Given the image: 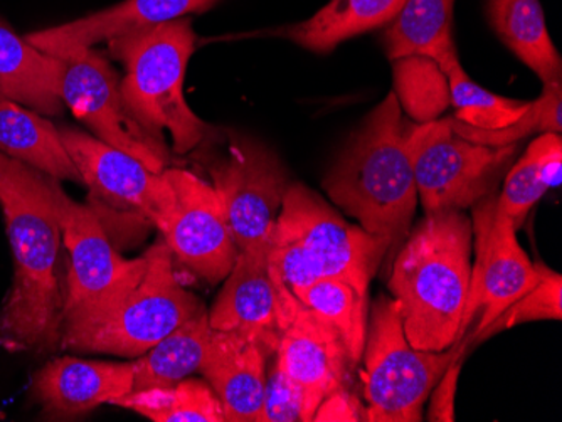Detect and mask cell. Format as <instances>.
Masks as SVG:
<instances>
[{
    "mask_svg": "<svg viewBox=\"0 0 562 422\" xmlns=\"http://www.w3.org/2000/svg\"><path fill=\"white\" fill-rule=\"evenodd\" d=\"M314 421H364V411L349 390H340L318 406Z\"/></svg>",
    "mask_w": 562,
    "mask_h": 422,
    "instance_id": "cell-35",
    "label": "cell"
},
{
    "mask_svg": "<svg viewBox=\"0 0 562 422\" xmlns=\"http://www.w3.org/2000/svg\"><path fill=\"white\" fill-rule=\"evenodd\" d=\"M206 167L239 253L268 248L290 187L280 159L251 138H236Z\"/></svg>",
    "mask_w": 562,
    "mask_h": 422,
    "instance_id": "cell-10",
    "label": "cell"
},
{
    "mask_svg": "<svg viewBox=\"0 0 562 422\" xmlns=\"http://www.w3.org/2000/svg\"><path fill=\"white\" fill-rule=\"evenodd\" d=\"M58 206L63 241L69 253L68 288L63 307L65 327L109 307L137 285L150 254L147 251L135 260L120 256L93 209L72 201L61 185Z\"/></svg>",
    "mask_w": 562,
    "mask_h": 422,
    "instance_id": "cell-12",
    "label": "cell"
},
{
    "mask_svg": "<svg viewBox=\"0 0 562 422\" xmlns=\"http://www.w3.org/2000/svg\"><path fill=\"white\" fill-rule=\"evenodd\" d=\"M407 145L426 214L475 206L495 191L517 153V144L491 147L465 140L454 134L451 118L416 123Z\"/></svg>",
    "mask_w": 562,
    "mask_h": 422,
    "instance_id": "cell-8",
    "label": "cell"
},
{
    "mask_svg": "<svg viewBox=\"0 0 562 422\" xmlns=\"http://www.w3.org/2000/svg\"><path fill=\"white\" fill-rule=\"evenodd\" d=\"M462 372V355H458L443 376L432 387L431 404H429L428 419L432 422L454 421V397H457L458 377Z\"/></svg>",
    "mask_w": 562,
    "mask_h": 422,
    "instance_id": "cell-34",
    "label": "cell"
},
{
    "mask_svg": "<svg viewBox=\"0 0 562 422\" xmlns=\"http://www.w3.org/2000/svg\"><path fill=\"white\" fill-rule=\"evenodd\" d=\"M270 355L235 332L213 330L202 376L206 377L229 422H261Z\"/></svg>",
    "mask_w": 562,
    "mask_h": 422,
    "instance_id": "cell-19",
    "label": "cell"
},
{
    "mask_svg": "<svg viewBox=\"0 0 562 422\" xmlns=\"http://www.w3.org/2000/svg\"><path fill=\"white\" fill-rule=\"evenodd\" d=\"M58 59L40 52L0 19V102H14L44 116H59Z\"/></svg>",
    "mask_w": 562,
    "mask_h": 422,
    "instance_id": "cell-20",
    "label": "cell"
},
{
    "mask_svg": "<svg viewBox=\"0 0 562 422\" xmlns=\"http://www.w3.org/2000/svg\"><path fill=\"white\" fill-rule=\"evenodd\" d=\"M56 58V56H55ZM56 90L94 137L162 173L170 163L166 140L154 137L126 109L119 72L94 47L59 56Z\"/></svg>",
    "mask_w": 562,
    "mask_h": 422,
    "instance_id": "cell-9",
    "label": "cell"
},
{
    "mask_svg": "<svg viewBox=\"0 0 562 422\" xmlns=\"http://www.w3.org/2000/svg\"><path fill=\"white\" fill-rule=\"evenodd\" d=\"M561 134H542L527 148L526 153L508 169L497 204L514 226L520 228L536 204L549 189L561 185Z\"/></svg>",
    "mask_w": 562,
    "mask_h": 422,
    "instance_id": "cell-25",
    "label": "cell"
},
{
    "mask_svg": "<svg viewBox=\"0 0 562 422\" xmlns=\"http://www.w3.org/2000/svg\"><path fill=\"white\" fill-rule=\"evenodd\" d=\"M472 229L475 261L460 335H465L480 313L475 333L470 337L475 339L514 301L538 285L542 263L533 264L520 248L516 226L498 207L495 192L473 206Z\"/></svg>",
    "mask_w": 562,
    "mask_h": 422,
    "instance_id": "cell-13",
    "label": "cell"
},
{
    "mask_svg": "<svg viewBox=\"0 0 562 422\" xmlns=\"http://www.w3.org/2000/svg\"><path fill=\"white\" fill-rule=\"evenodd\" d=\"M465 343L447 351H419L404 335L400 305L390 296H379L372 305L366 337L364 421L419 422L423 406L448 365L463 354Z\"/></svg>",
    "mask_w": 562,
    "mask_h": 422,
    "instance_id": "cell-7",
    "label": "cell"
},
{
    "mask_svg": "<svg viewBox=\"0 0 562 422\" xmlns=\"http://www.w3.org/2000/svg\"><path fill=\"white\" fill-rule=\"evenodd\" d=\"M0 153L58 181L83 184L59 137L58 125L19 103L0 102Z\"/></svg>",
    "mask_w": 562,
    "mask_h": 422,
    "instance_id": "cell-21",
    "label": "cell"
},
{
    "mask_svg": "<svg viewBox=\"0 0 562 422\" xmlns=\"http://www.w3.org/2000/svg\"><path fill=\"white\" fill-rule=\"evenodd\" d=\"M268 248L241 251L210 313V326L257 342L270 357L280 342L277 288L268 266Z\"/></svg>",
    "mask_w": 562,
    "mask_h": 422,
    "instance_id": "cell-16",
    "label": "cell"
},
{
    "mask_svg": "<svg viewBox=\"0 0 562 422\" xmlns=\"http://www.w3.org/2000/svg\"><path fill=\"white\" fill-rule=\"evenodd\" d=\"M59 137L90 189V207L98 219L131 217L159 229L173 203L166 173H157L119 148L80 128L59 125Z\"/></svg>",
    "mask_w": 562,
    "mask_h": 422,
    "instance_id": "cell-11",
    "label": "cell"
},
{
    "mask_svg": "<svg viewBox=\"0 0 562 422\" xmlns=\"http://www.w3.org/2000/svg\"><path fill=\"white\" fill-rule=\"evenodd\" d=\"M488 19L502 43L544 83L562 81L561 55L539 0H488Z\"/></svg>",
    "mask_w": 562,
    "mask_h": 422,
    "instance_id": "cell-23",
    "label": "cell"
},
{
    "mask_svg": "<svg viewBox=\"0 0 562 422\" xmlns=\"http://www.w3.org/2000/svg\"><path fill=\"white\" fill-rule=\"evenodd\" d=\"M270 275L277 288L280 326L273 357L302 392V421H314L328 396L347 390L356 364L334 326L302 304L280 276L271 271Z\"/></svg>",
    "mask_w": 562,
    "mask_h": 422,
    "instance_id": "cell-14",
    "label": "cell"
},
{
    "mask_svg": "<svg viewBox=\"0 0 562 422\" xmlns=\"http://www.w3.org/2000/svg\"><path fill=\"white\" fill-rule=\"evenodd\" d=\"M454 0H404L403 9L386 31L391 61L426 56L437 61L453 47L451 15Z\"/></svg>",
    "mask_w": 562,
    "mask_h": 422,
    "instance_id": "cell-26",
    "label": "cell"
},
{
    "mask_svg": "<svg viewBox=\"0 0 562 422\" xmlns=\"http://www.w3.org/2000/svg\"><path fill=\"white\" fill-rule=\"evenodd\" d=\"M58 189V179L0 153V209L14 256L11 293L0 308V349L9 354H50L61 343Z\"/></svg>",
    "mask_w": 562,
    "mask_h": 422,
    "instance_id": "cell-1",
    "label": "cell"
},
{
    "mask_svg": "<svg viewBox=\"0 0 562 422\" xmlns=\"http://www.w3.org/2000/svg\"><path fill=\"white\" fill-rule=\"evenodd\" d=\"M472 219L465 210L426 214L393 261L390 292L404 335L419 351L441 352L463 339L470 293Z\"/></svg>",
    "mask_w": 562,
    "mask_h": 422,
    "instance_id": "cell-2",
    "label": "cell"
},
{
    "mask_svg": "<svg viewBox=\"0 0 562 422\" xmlns=\"http://www.w3.org/2000/svg\"><path fill=\"white\" fill-rule=\"evenodd\" d=\"M387 251L386 242L349 225L321 195L293 182L271 236L268 266L292 289L336 278L368 298Z\"/></svg>",
    "mask_w": 562,
    "mask_h": 422,
    "instance_id": "cell-4",
    "label": "cell"
},
{
    "mask_svg": "<svg viewBox=\"0 0 562 422\" xmlns=\"http://www.w3.org/2000/svg\"><path fill=\"white\" fill-rule=\"evenodd\" d=\"M394 62L401 109L416 123L437 119L450 105V88L440 66L426 56H407Z\"/></svg>",
    "mask_w": 562,
    "mask_h": 422,
    "instance_id": "cell-30",
    "label": "cell"
},
{
    "mask_svg": "<svg viewBox=\"0 0 562 422\" xmlns=\"http://www.w3.org/2000/svg\"><path fill=\"white\" fill-rule=\"evenodd\" d=\"M173 203L159 231L173 256L210 285L226 280L239 250L210 182L184 169H166Z\"/></svg>",
    "mask_w": 562,
    "mask_h": 422,
    "instance_id": "cell-15",
    "label": "cell"
},
{
    "mask_svg": "<svg viewBox=\"0 0 562 422\" xmlns=\"http://www.w3.org/2000/svg\"><path fill=\"white\" fill-rule=\"evenodd\" d=\"M454 134L473 144L504 147L517 144L533 134H561L562 130V81L544 83L541 98L530 102L527 112L517 122L497 130L473 128L467 123L451 118Z\"/></svg>",
    "mask_w": 562,
    "mask_h": 422,
    "instance_id": "cell-31",
    "label": "cell"
},
{
    "mask_svg": "<svg viewBox=\"0 0 562 422\" xmlns=\"http://www.w3.org/2000/svg\"><path fill=\"white\" fill-rule=\"evenodd\" d=\"M217 2L220 0H123L120 4L87 18L36 31L24 37L40 52L59 58L78 49L109 43L123 34L150 30L177 19L202 14Z\"/></svg>",
    "mask_w": 562,
    "mask_h": 422,
    "instance_id": "cell-18",
    "label": "cell"
},
{
    "mask_svg": "<svg viewBox=\"0 0 562 422\" xmlns=\"http://www.w3.org/2000/svg\"><path fill=\"white\" fill-rule=\"evenodd\" d=\"M156 422H223V406L210 383L184 379L167 387L132 390L112 402Z\"/></svg>",
    "mask_w": 562,
    "mask_h": 422,
    "instance_id": "cell-27",
    "label": "cell"
},
{
    "mask_svg": "<svg viewBox=\"0 0 562 422\" xmlns=\"http://www.w3.org/2000/svg\"><path fill=\"white\" fill-rule=\"evenodd\" d=\"M150 261L137 285L97 313L63 327L61 351L140 357L182 323L206 310L177 278L166 241L148 250Z\"/></svg>",
    "mask_w": 562,
    "mask_h": 422,
    "instance_id": "cell-6",
    "label": "cell"
},
{
    "mask_svg": "<svg viewBox=\"0 0 562 422\" xmlns=\"http://www.w3.org/2000/svg\"><path fill=\"white\" fill-rule=\"evenodd\" d=\"M562 276L542 264L541 280L532 289L514 301L494 323L480 332L475 339H487L501 330L536 320H561Z\"/></svg>",
    "mask_w": 562,
    "mask_h": 422,
    "instance_id": "cell-32",
    "label": "cell"
},
{
    "mask_svg": "<svg viewBox=\"0 0 562 422\" xmlns=\"http://www.w3.org/2000/svg\"><path fill=\"white\" fill-rule=\"evenodd\" d=\"M303 397L277 358L267 374L261 422L302 421Z\"/></svg>",
    "mask_w": 562,
    "mask_h": 422,
    "instance_id": "cell-33",
    "label": "cell"
},
{
    "mask_svg": "<svg viewBox=\"0 0 562 422\" xmlns=\"http://www.w3.org/2000/svg\"><path fill=\"white\" fill-rule=\"evenodd\" d=\"M292 292L302 304L334 326L353 364H359L368 337V298L359 295L349 283L336 278H322Z\"/></svg>",
    "mask_w": 562,
    "mask_h": 422,
    "instance_id": "cell-29",
    "label": "cell"
},
{
    "mask_svg": "<svg viewBox=\"0 0 562 422\" xmlns=\"http://www.w3.org/2000/svg\"><path fill=\"white\" fill-rule=\"evenodd\" d=\"M435 62L447 77L450 103L453 105L454 118L458 122L482 130H497L513 125L529 109V102L498 96L476 84L458 61L454 46Z\"/></svg>",
    "mask_w": 562,
    "mask_h": 422,
    "instance_id": "cell-28",
    "label": "cell"
},
{
    "mask_svg": "<svg viewBox=\"0 0 562 422\" xmlns=\"http://www.w3.org/2000/svg\"><path fill=\"white\" fill-rule=\"evenodd\" d=\"M403 4L404 0H328L317 14L280 34L308 52L328 55L344 41L390 24Z\"/></svg>",
    "mask_w": 562,
    "mask_h": 422,
    "instance_id": "cell-22",
    "label": "cell"
},
{
    "mask_svg": "<svg viewBox=\"0 0 562 422\" xmlns=\"http://www.w3.org/2000/svg\"><path fill=\"white\" fill-rule=\"evenodd\" d=\"M211 333L207 310L182 323L134 362V390L173 386L188 379L201 368Z\"/></svg>",
    "mask_w": 562,
    "mask_h": 422,
    "instance_id": "cell-24",
    "label": "cell"
},
{
    "mask_svg": "<svg viewBox=\"0 0 562 422\" xmlns=\"http://www.w3.org/2000/svg\"><path fill=\"white\" fill-rule=\"evenodd\" d=\"M194 46L191 18L109 41L110 55L125 68L120 91L126 109L154 137L166 140L169 134L177 156L192 152L210 132L182 90Z\"/></svg>",
    "mask_w": 562,
    "mask_h": 422,
    "instance_id": "cell-5",
    "label": "cell"
},
{
    "mask_svg": "<svg viewBox=\"0 0 562 422\" xmlns=\"http://www.w3.org/2000/svg\"><path fill=\"white\" fill-rule=\"evenodd\" d=\"M396 93L366 118L350 138L324 181L331 203L359 220V226L386 242L387 258L396 256L409 235L416 206L415 170L409 132Z\"/></svg>",
    "mask_w": 562,
    "mask_h": 422,
    "instance_id": "cell-3",
    "label": "cell"
},
{
    "mask_svg": "<svg viewBox=\"0 0 562 422\" xmlns=\"http://www.w3.org/2000/svg\"><path fill=\"white\" fill-rule=\"evenodd\" d=\"M135 365L59 357L36 372L33 396L47 421L80 418L134 390Z\"/></svg>",
    "mask_w": 562,
    "mask_h": 422,
    "instance_id": "cell-17",
    "label": "cell"
}]
</instances>
